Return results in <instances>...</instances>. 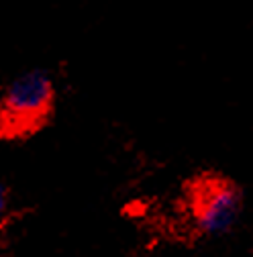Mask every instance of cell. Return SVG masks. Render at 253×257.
<instances>
[{"mask_svg":"<svg viewBox=\"0 0 253 257\" xmlns=\"http://www.w3.org/2000/svg\"><path fill=\"white\" fill-rule=\"evenodd\" d=\"M53 104V82L47 72L31 70L15 78L0 104V124L11 135H27L43 124Z\"/></svg>","mask_w":253,"mask_h":257,"instance_id":"cell-1","label":"cell"},{"mask_svg":"<svg viewBox=\"0 0 253 257\" xmlns=\"http://www.w3.org/2000/svg\"><path fill=\"white\" fill-rule=\"evenodd\" d=\"M190 206L196 227L202 233H225L239 216L241 190L227 178L202 176L190 188Z\"/></svg>","mask_w":253,"mask_h":257,"instance_id":"cell-2","label":"cell"},{"mask_svg":"<svg viewBox=\"0 0 253 257\" xmlns=\"http://www.w3.org/2000/svg\"><path fill=\"white\" fill-rule=\"evenodd\" d=\"M9 210V194H7V188L0 184V218H3Z\"/></svg>","mask_w":253,"mask_h":257,"instance_id":"cell-3","label":"cell"}]
</instances>
